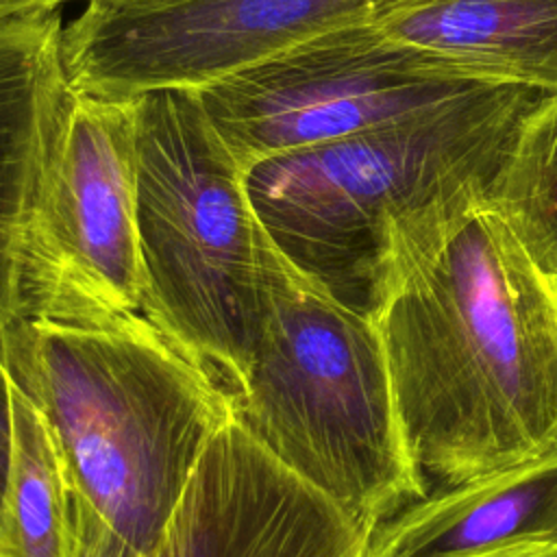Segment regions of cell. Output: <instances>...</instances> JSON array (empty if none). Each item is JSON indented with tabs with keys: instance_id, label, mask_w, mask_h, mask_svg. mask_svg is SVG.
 Here are the masks:
<instances>
[{
	"instance_id": "obj_1",
	"label": "cell",
	"mask_w": 557,
	"mask_h": 557,
	"mask_svg": "<svg viewBox=\"0 0 557 557\" xmlns=\"http://www.w3.org/2000/svg\"><path fill=\"white\" fill-rule=\"evenodd\" d=\"M374 322L424 479L557 450V292L485 196L403 270Z\"/></svg>"
},
{
	"instance_id": "obj_2",
	"label": "cell",
	"mask_w": 557,
	"mask_h": 557,
	"mask_svg": "<svg viewBox=\"0 0 557 557\" xmlns=\"http://www.w3.org/2000/svg\"><path fill=\"white\" fill-rule=\"evenodd\" d=\"M540 98L490 85L372 131L265 159L246 172L250 205L298 274L374 320L435 233L485 196L518 120Z\"/></svg>"
},
{
	"instance_id": "obj_3",
	"label": "cell",
	"mask_w": 557,
	"mask_h": 557,
	"mask_svg": "<svg viewBox=\"0 0 557 557\" xmlns=\"http://www.w3.org/2000/svg\"><path fill=\"white\" fill-rule=\"evenodd\" d=\"M0 346L67 479L148 555L209 442L235 418L228 396L141 311L102 322L13 313Z\"/></svg>"
},
{
	"instance_id": "obj_4",
	"label": "cell",
	"mask_w": 557,
	"mask_h": 557,
	"mask_svg": "<svg viewBox=\"0 0 557 557\" xmlns=\"http://www.w3.org/2000/svg\"><path fill=\"white\" fill-rule=\"evenodd\" d=\"M235 420L366 529L426 494L396 413L379 326L298 274L265 235Z\"/></svg>"
},
{
	"instance_id": "obj_5",
	"label": "cell",
	"mask_w": 557,
	"mask_h": 557,
	"mask_svg": "<svg viewBox=\"0 0 557 557\" xmlns=\"http://www.w3.org/2000/svg\"><path fill=\"white\" fill-rule=\"evenodd\" d=\"M135 159L141 313L233 405L259 324L265 239L248 170L194 89L135 98Z\"/></svg>"
},
{
	"instance_id": "obj_6",
	"label": "cell",
	"mask_w": 557,
	"mask_h": 557,
	"mask_svg": "<svg viewBox=\"0 0 557 557\" xmlns=\"http://www.w3.org/2000/svg\"><path fill=\"white\" fill-rule=\"evenodd\" d=\"M137 311L135 98L70 89L24 235L15 313L102 322Z\"/></svg>"
},
{
	"instance_id": "obj_7",
	"label": "cell",
	"mask_w": 557,
	"mask_h": 557,
	"mask_svg": "<svg viewBox=\"0 0 557 557\" xmlns=\"http://www.w3.org/2000/svg\"><path fill=\"white\" fill-rule=\"evenodd\" d=\"M481 87L490 85L385 41L368 20L300 41L194 91L226 148L250 170Z\"/></svg>"
},
{
	"instance_id": "obj_8",
	"label": "cell",
	"mask_w": 557,
	"mask_h": 557,
	"mask_svg": "<svg viewBox=\"0 0 557 557\" xmlns=\"http://www.w3.org/2000/svg\"><path fill=\"white\" fill-rule=\"evenodd\" d=\"M396 0H128L83 2L65 20L70 89L131 100L202 89L311 37L374 20Z\"/></svg>"
},
{
	"instance_id": "obj_9",
	"label": "cell",
	"mask_w": 557,
	"mask_h": 557,
	"mask_svg": "<svg viewBox=\"0 0 557 557\" xmlns=\"http://www.w3.org/2000/svg\"><path fill=\"white\" fill-rule=\"evenodd\" d=\"M370 529L278 463L233 418L209 442L144 557H366Z\"/></svg>"
},
{
	"instance_id": "obj_10",
	"label": "cell",
	"mask_w": 557,
	"mask_h": 557,
	"mask_svg": "<svg viewBox=\"0 0 557 557\" xmlns=\"http://www.w3.org/2000/svg\"><path fill=\"white\" fill-rule=\"evenodd\" d=\"M366 557H557V450L437 483L372 529Z\"/></svg>"
},
{
	"instance_id": "obj_11",
	"label": "cell",
	"mask_w": 557,
	"mask_h": 557,
	"mask_svg": "<svg viewBox=\"0 0 557 557\" xmlns=\"http://www.w3.org/2000/svg\"><path fill=\"white\" fill-rule=\"evenodd\" d=\"M63 26L61 7L0 22V324L17 309L24 235L70 94Z\"/></svg>"
},
{
	"instance_id": "obj_12",
	"label": "cell",
	"mask_w": 557,
	"mask_h": 557,
	"mask_svg": "<svg viewBox=\"0 0 557 557\" xmlns=\"http://www.w3.org/2000/svg\"><path fill=\"white\" fill-rule=\"evenodd\" d=\"M370 26L450 74L557 96V0H396Z\"/></svg>"
},
{
	"instance_id": "obj_13",
	"label": "cell",
	"mask_w": 557,
	"mask_h": 557,
	"mask_svg": "<svg viewBox=\"0 0 557 557\" xmlns=\"http://www.w3.org/2000/svg\"><path fill=\"white\" fill-rule=\"evenodd\" d=\"M13 383V381H11ZM13 463L0 557H70L65 470L44 413L13 383Z\"/></svg>"
},
{
	"instance_id": "obj_14",
	"label": "cell",
	"mask_w": 557,
	"mask_h": 557,
	"mask_svg": "<svg viewBox=\"0 0 557 557\" xmlns=\"http://www.w3.org/2000/svg\"><path fill=\"white\" fill-rule=\"evenodd\" d=\"M485 198L540 265L557 257V96L518 120Z\"/></svg>"
},
{
	"instance_id": "obj_15",
	"label": "cell",
	"mask_w": 557,
	"mask_h": 557,
	"mask_svg": "<svg viewBox=\"0 0 557 557\" xmlns=\"http://www.w3.org/2000/svg\"><path fill=\"white\" fill-rule=\"evenodd\" d=\"M65 470V468H63ZM70 557H144L85 498L65 474Z\"/></svg>"
},
{
	"instance_id": "obj_16",
	"label": "cell",
	"mask_w": 557,
	"mask_h": 557,
	"mask_svg": "<svg viewBox=\"0 0 557 557\" xmlns=\"http://www.w3.org/2000/svg\"><path fill=\"white\" fill-rule=\"evenodd\" d=\"M11 374L0 346V522L4 511V500L9 492L11 463H13V405H11Z\"/></svg>"
},
{
	"instance_id": "obj_17",
	"label": "cell",
	"mask_w": 557,
	"mask_h": 557,
	"mask_svg": "<svg viewBox=\"0 0 557 557\" xmlns=\"http://www.w3.org/2000/svg\"><path fill=\"white\" fill-rule=\"evenodd\" d=\"M67 2H74V0H0V22L9 20V17L33 13L39 9L63 7Z\"/></svg>"
},
{
	"instance_id": "obj_18",
	"label": "cell",
	"mask_w": 557,
	"mask_h": 557,
	"mask_svg": "<svg viewBox=\"0 0 557 557\" xmlns=\"http://www.w3.org/2000/svg\"><path fill=\"white\" fill-rule=\"evenodd\" d=\"M542 270L548 274V278H550V283H553V287H555V292H557V257L544 261V263H542Z\"/></svg>"
},
{
	"instance_id": "obj_19",
	"label": "cell",
	"mask_w": 557,
	"mask_h": 557,
	"mask_svg": "<svg viewBox=\"0 0 557 557\" xmlns=\"http://www.w3.org/2000/svg\"><path fill=\"white\" fill-rule=\"evenodd\" d=\"M74 2H128V0H74Z\"/></svg>"
}]
</instances>
